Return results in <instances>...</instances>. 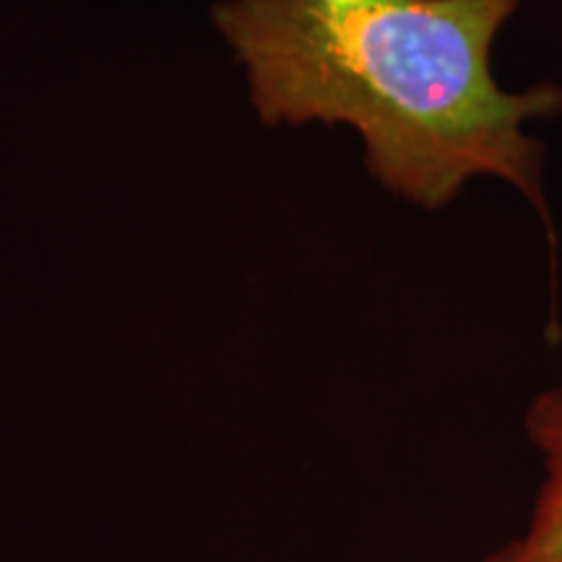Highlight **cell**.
I'll use <instances>...</instances> for the list:
<instances>
[{
    "instance_id": "obj_2",
    "label": "cell",
    "mask_w": 562,
    "mask_h": 562,
    "mask_svg": "<svg viewBox=\"0 0 562 562\" xmlns=\"http://www.w3.org/2000/svg\"><path fill=\"white\" fill-rule=\"evenodd\" d=\"M526 435L542 459V484L524 529L480 562H562V389L533 398L526 412Z\"/></svg>"
},
{
    "instance_id": "obj_1",
    "label": "cell",
    "mask_w": 562,
    "mask_h": 562,
    "mask_svg": "<svg viewBox=\"0 0 562 562\" xmlns=\"http://www.w3.org/2000/svg\"><path fill=\"white\" fill-rule=\"evenodd\" d=\"M518 0H222L211 11L250 76L263 123H349L370 172L425 209L495 175L547 220L531 117L562 89L503 91L492 42Z\"/></svg>"
}]
</instances>
